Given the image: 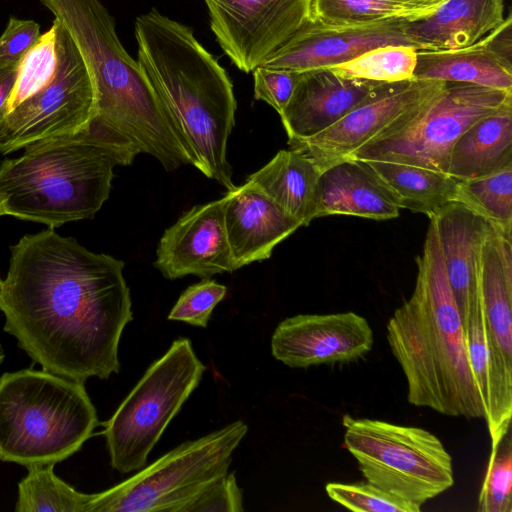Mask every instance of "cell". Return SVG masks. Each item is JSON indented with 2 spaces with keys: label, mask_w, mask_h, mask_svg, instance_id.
Instances as JSON below:
<instances>
[{
  "label": "cell",
  "mask_w": 512,
  "mask_h": 512,
  "mask_svg": "<svg viewBox=\"0 0 512 512\" xmlns=\"http://www.w3.org/2000/svg\"><path fill=\"white\" fill-rule=\"evenodd\" d=\"M10 250L0 281L4 330L45 371L82 383L118 373L120 338L133 320L123 261L54 228Z\"/></svg>",
  "instance_id": "6da1fadb"
},
{
  "label": "cell",
  "mask_w": 512,
  "mask_h": 512,
  "mask_svg": "<svg viewBox=\"0 0 512 512\" xmlns=\"http://www.w3.org/2000/svg\"><path fill=\"white\" fill-rule=\"evenodd\" d=\"M137 62L159 98L189 163L227 191V160L237 102L226 70L193 29L156 9L135 21Z\"/></svg>",
  "instance_id": "7a4b0ae2"
},
{
  "label": "cell",
  "mask_w": 512,
  "mask_h": 512,
  "mask_svg": "<svg viewBox=\"0 0 512 512\" xmlns=\"http://www.w3.org/2000/svg\"><path fill=\"white\" fill-rule=\"evenodd\" d=\"M77 47L95 91V115L86 130L110 148L120 165L139 153L167 171L190 164L152 85L121 44L115 19L100 0H40Z\"/></svg>",
  "instance_id": "3957f363"
},
{
  "label": "cell",
  "mask_w": 512,
  "mask_h": 512,
  "mask_svg": "<svg viewBox=\"0 0 512 512\" xmlns=\"http://www.w3.org/2000/svg\"><path fill=\"white\" fill-rule=\"evenodd\" d=\"M416 263L414 290L387 323L388 345L405 376L408 402L446 416L484 419L433 219Z\"/></svg>",
  "instance_id": "277c9868"
},
{
  "label": "cell",
  "mask_w": 512,
  "mask_h": 512,
  "mask_svg": "<svg viewBox=\"0 0 512 512\" xmlns=\"http://www.w3.org/2000/svg\"><path fill=\"white\" fill-rule=\"evenodd\" d=\"M116 154L86 130L35 142L0 165L4 215L49 228L93 219L108 199Z\"/></svg>",
  "instance_id": "5b68a950"
},
{
  "label": "cell",
  "mask_w": 512,
  "mask_h": 512,
  "mask_svg": "<svg viewBox=\"0 0 512 512\" xmlns=\"http://www.w3.org/2000/svg\"><path fill=\"white\" fill-rule=\"evenodd\" d=\"M98 424L84 383L24 369L0 377V460L55 465L77 452Z\"/></svg>",
  "instance_id": "8992f818"
},
{
  "label": "cell",
  "mask_w": 512,
  "mask_h": 512,
  "mask_svg": "<svg viewBox=\"0 0 512 512\" xmlns=\"http://www.w3.org/2000/svg\"><path fill=\"white\" fill-rule=\"evenodd\" d=\"M205 370L185 337L174 340L148 367L104 424L113 469L127 474L147 464L151 450L198 387Z\"/></svg>",
  "instance_id": "52a82bcc"
},
{
  "label": "cell",
  "mask_w": 512,
  "mask_h": 512,
  "mask_svg": "<svg viewBox=\"0 0 512 512\" xmlns=\"http://www.w3.org/2000/svg\"><path fill=\"white\" fill-rule=\"evenodd\" d=\"M342 423L344 446L368 483L419 507L453 486L452 458L431 432L348 415Z\"/></svg>",
  "instance_id": "ba28073f"
},
{
  "label": "cell",
  "mask_w": 512,
  "mask_h": 512,
  "mask_svg": "<svg viewBox=\"0 0 512 512\" xmlns=\"http://www.w3.org/2000/svg\"><path fill=\"white\" fill-rule=\"evenodd\" d=\"M248 431L237 420L185 441L132 477L92 494L89 512H181L209 483L228 472Z\"/></svg>",
  "instance_id": "9c48e42d"
},
{
  "label": "cell",
  "mask_w": 512,
  "mask_h": 512,
  "mask_svg": "<svg viewBox=\"0 0 512 512\" xmlns=\"http://www.w3.org/2000/svg\"><path fill=\"white\" fill-rule=\"evenodd\" d=\"M512 98V91L446 82L405 125L370 141L348 158L404 163L447 172L456 140Z\"/></svg>",
  "instance_id": "30bf717a"
},
{
  "label": "cell",
  "mask_w": 512,
  "mask_h": 512,
  "mask_svg": "<svg viewBox=\"0 0 512 512\" xmlns=\"http://www.w3.org/2000/svg\"><path fill=\"white\" fill-rule=\"evenodd\" d=\"M57 62L49 82L8 112L0 125V153L5 155L39 141L77 135L95 115V91L89 71L58 20Z\"/></svg>",
  "instance_id": "8fae6325"
},
{
  "label": "cell",
  "mask_w": 512,
  "mask_h": 512,
  "mask_svg": "<svg viewBox=\"0 0 512 512\" xmlns=\"http://www.w3.org/2000/svg\"><path fill=\"white\" fill-rule=\"evenodd\" d=\"M490 223L482 245L481 298L489 350L485 421L491 452L512 416V239Z\"/></svg>",
  "instance_id": "7c38bea8"
},
{
  "label": "cell",
  "mask_w": 512,
  "mask_h": 512,
  "mask_svg": "<svg viewBox=\"0 0 512 512\" xmlns=\"http://www.w3.org/2000/svg\"><path fill=\"white\" fill-rule=\"evenodd\" d=\"M444 84L445 81L416 78L380 83L332 126L289 146L312 158L323 170L347 159L370 141L400 129Z\"/></svg>",
  "instance_id": "4fadbf2b"
},
{
  "label": "cell",
  "mask_w": 512,
  "mask_h": 512,
  "mask_svg": "<svg viewBox=\"0 0 512 512\" xmlns=\"http://www.w3.org/2000/svg\"><path fill=\"white\" fill-rule=\"evenodd\" d=\"M219 45L243 72L255 68L311 19V0H204Z\"/></svg>",
  "instance_id": "5bb4252c"
},
{
  "label": "cell",
  "mask_w": 512,
  "mask_h": 512,
  "mask_svg": "<svg viewBox=\"0 0 512 512\" xmlns=\"http://www.w3.org/2000/svg\"><path fill=\"white\" fill-rule=\"evenodd\" d=\"M407 21L331 24L310 19L260 66L302 72L344 63L383 45L416 47L406 33Z\"/></svg>",
  "instance_id": "9a60e30c"
},
{
  "label": "cell",
  "mask_w": 512,
  "mask_h": 512,
  "mask_svg": "<svg viewBox=\"0 0 512 512\" xmlns=\"http://www.w3.org/2000/svg\"><path fill=\"white\" fill-rule=\"evenodd\" d=\"M373 344L368 321L357 313L299 314L275 328L271 352L291 368H308L359 360Z\"/></svg>",
  "instance_id": "2e32d148"
},
{
  "label": "cell",
  "mask_w": 512,
  "mask_h": 512,
  "mask_svg": "<svg viewBox=\"0 0 512 512\" xmlns=\"http://www.w3.org/2000/svg\"><path fill=\"white\" fill-rule=\"evenodd\" d=\"M225 198L196 205L163 233L154 266L170 280L234 271L224 223Z\"/></svg>",
  "instance_id": "e0dca14e"
},
{
  "label": "cell",
  "mask_w": 512,
  "mask_h": 512,
  "mask_svg": "<svg viewBox=\"0 0 512 512\" xmlns=\"http://www.w3.org/2000/svg\"><path fill=\"white\" fill-rule=\"evenodd\" d=\"M379 82L337 75L328 67L299 72L280 114L288 144L315 136L361 103Z\"/></svg>",
  "instance_id": "ac0fdd59"
},
{
  "label": "cell",
  "mask_w": 512,
  "mask_h": 512,
  "mask_svg": "<svg viewBox=\"0 0 512 512\" xmlns=\"http://www.w3.org/2000/svg\"><path fill=\"white\" fill-rule=\"evenodd\" d=\"M435 222L445 271L463 329L482 307L481 255L490 222L459 202L430 217Z\"/></svg>",
  "instance_id": "d6986e66"
},
{
  "label": "cell",
  "mask_w": 512,
  "mask_h": 512,
  "mask_svg": "<svg viewBox=\"0 0 512 512\" xmlns=\"http://www.w3.org/2000/svg\"><path fill=\"white\" fill-rule=\"evenodd\" d=\"M224 223L234 270L270 258L301 223L249 182L227 191Z\"/></svg>",
  "instance_id": "ffe728a7"
},
{
  "label": "cell",
  "mask_w": 512,
  "mask_h": 512,
  "mask_svg": "<svg viewBox=\"0 0 512 512\" xmlns=\"http://www.w3.org/2000/svg\"><path fill=\"white\" fill-rule=\"evenodd\" d=\"M393 194L362 160L347 158L324 168L319 177L315 218L352 215L373 220L399 216Z\"/></svg>",
  "instance_id": "44dd1931"
},
{
  "label": "cell",
  "mask_w": 512,
  "mask_h": 512,
  "mask_svg": "<svg viewBox=\"0 0 512 512\" xmlns=\"http://www.w3.org/2000/svg\"><path fill=\"white\" fill-rule=\"evenodd\" d=\"M503 0H444L423 19L407 21L405 30L418 50L468 47L504 21Z\"/></svg>",
  "instance_id": "7402d4cb"
},
{
  "label": "cell",
  "mask_w": 512,
  "mask_h": 512,
  "mask_svg": "<svg viewBox=\"0 0 512 512\" xmlns=\"http://www.w3.org/2000/svg\"><path fill=\"white\" fill-rule=\"evenodd\" d=\"M512 166V98L479 119L454 143L447 174L473 179Z\"/></svg>",
  "instance_id": "603a6c76"
},
{
  "label": "cell",
  "mask_w": 512,
  "mask_h": 512,
  "mask_svg": "<svg viewBox=\"0 0 512 512\" xmlns=\"http://www.w3.org/2000/svg\"><path fill=\"white\" fill-rule=\"evenodd\" d=\"M322 169L302 153L280 150L265 166L247 177L286 213L308 226L315 219L316 192Z\"/></svg>",
  "instance_id": "cb8c5ba5"
},
{
  "label": "cell",
  "mask_w": 512,
  "mask_h": 512,
  "mask_svg": "<svg viewBox=\"0 0 512 512\" xmlns=\"http://www.w3.org/2000/svg\"><path fill=\"white\" fill-rule=\"evenodd\" d=\"M413 78L512 91V67L490 49L485 37L464 48L418 50Z\"/></svg>",
  "instance_id": "d4e9b609"
},
{
  "label": "cell",
  "mask_w": 512,
  "mask_h": 512,
  "mask_svg": "<svg viewBox=\"0 0 512 512\" xmlns=\"http://www.w3.org/2000/svg\"><path fill=\"white\" fill-rule=\"evenodd\" d=\"M362 161L387 186L400 209L430 218L456 201L458 180L445 172L404 163Z\"/></svg>",
  "instance_id": "484cf974"
},
{
  "label": "cell",
  "mask_w": 512,
  "mask_h": 512,
  "mask_svg": "<svg viewBox=\"0 0 512 512\" xmlns=\"http://www.w3.org/2000/svg\"><path fill=\"white\" fill-rule=\"evenodd\" d=\"M54 465L28 467L18 484V512H89L92 494H85L58 478Z\"/></svg>",
  "instance_id": "4316f807"
},
{
  "label": "cell",
  "mask_w": 512,
  "mask_h": 512,
  "mask_svg": "<svg viewBox=\"0 0 512 512\" xmlns=\"http://www.w3.org/2000/svg\"><path fill=\"white\" fill-rule=\"evenodd\" d=\"M456 202L512 237V166L487 176L458 180Z\"/></svg>",
  "instance_id": "83f0119b"
},
{
  "label": "cell",
  "mask_w": 512,
  "mask_h": 512,
  "mask_svg": "<svg viewBox=\"0 0 512 512\" xmlns=\"http://www.w3.org/2000/svg\"><path fill=\"white\" fill-rule=\"evenodd\" d=\"M418 49L410 45H383L334 66L333 72L345 78L394 83L413 78Z\"/></svg>",
  "instance_id": "f1b7e54d"
},
{
  "label": "cell",
  "mask_w": 512,
  "mask_h": 512,
  "mask_svg": "<svg viewBox=\"0 0 512 512\" xmlns=\"http://www.w3.org/2000/svg\"><path fill=\"white\" fill-rule=\"evenodd\" d=\"M311 19L324 23H366L389 19L416 21L432 13L390 6L376 0H311Z\"/></svg>",
  "instance_id": "f546056e"
},
{
  "label": "cell",
  "mask_w": 512,
  "mask_h": 512,
  "mask_svg": "<svg viewBox=\"0 0 512 512\" xmlns=\"http://www.w3.org/2000/svg\"><path fill=\"white\" fill-rule=\"evenodd\" d=\"M56 62V27L53 23L20 61L8 101V112L49 82L54 74Z\"/></svg>",
  "instance_id": "4dcf8cb0"
},
{
  "label": "cell",
  "mask_w": 512,
  "mask_h": 512,
  "mask_svg": "<svg viewBox=\"0 0 512 512\" xmlns=\"http://www.w3.org/2000/svg\"><path fill=\"white\" fill-rule=\"evenodd\" d=\"M497 450L490 453L484 481L479 493V512L512 511V447L509 432Z\"/></svg>",
  "instance_id": "1f68e13d"
},
{
  "label": "cell",
  "mask_w": 512,
  "mask_h": 512,
  "mask_svg": "<svg viewBox=\"0 0 512 512\" xmlns=\"http://www.w3.org/2000/svg\"><path fill=\"white\" fill-rule=\"evenodd\" d=\"M331 500L356 512H419L421 507L396 497L370 483L344 484L331 482L325 486Z\"/></svg>",
  "instance_id": "d6a6232c"
},
{
  "label": "cell",
  "mask_w": 512,
  "mask_h": 512,
  "mask_svg": "<svg viewBox=\"0 0 512 512\" xmlns=\"http://www.w3.org/2000/svg\"><path fill=\"white\" fill-rule=\"evenodd\" d=\"M227 293L226 286L209 278L189 286L171 309L168 319L206 328L216 305Z\"/></svg>",
  "instance_id": "836d02e7"
},
{
  "label": "cell",
  "mask_w": 512,
  "mask_h": 512,
  "mask_svg": "<svg viewBox=\"0 0 512 512\" xmlns=\"http://www.w3.org/2000/svg\"><path fill=\"white\" fill-rule=\"evenodd\" d=\"M243 496L234 473H225L209 483L181 512H241Z\"/></svg>",
  "instance_id": "e575fe53"
},
{
  "label": "cell",
  "mask_w": 512,
  "mask_h": 512,
  "mask_svg": "<svg viewBox=\"0 0 512 512\" xmlns=\"http://www.w3.org/2000/svg\"><path fill=\"white\" fill-rule=\"evenodd\" d=\"M467 356L475 382L487 407L489 350L482 307L469 318L464 329Z\"/></svg>",
  "instance_id": "d590c367"
},
{
  "label": "cell",
  "mask_w": 512,
  "mask_h": 512,
  "mask_svg": "<svg viewBox=\"0 0 512 512\" xmlns=\"http://www.w3.org/2000/svg\"><path fill=\"white\" fill-rule=\"evenodd\" d=\"M299 72L258 66L253 70L254 98L272 106L280 115L289 102Z\"/></svg>",
  "instance_id": "8d00e7d4"
},
{
  "label": "cell",
  "mask_w": 512,
  "mask_h": 512,
  "mask_svg": "<svg viewBox=\"0 0 512 512\" xmlns=\"http://www.w3.org/2000/svg\"><path fill=\"white\" fill-rule=\"evenodd\" d=\"M40 36V25L37 22L10 17L0 37V58L19 65Z\"/></svg>",
  "instance_id": "74e56055"
},
{
  "label": "cell",
  "mask_w": 512,
  "mask_h": 512,
  "mask_svg": "<svg viewBox=\"0 0 512 512\" xmlns=\"http://www.w3.org/2000/svg\"><path fill=\"white\" fill-rule=\"evenodd\" d=\"M512 19L508 16L485 36L490 49L508 66L512 67Z\"/></svg>",
  "instance_id": "f35d334b"
},
{
  "label": "cell",
  "mask_w": 512,
  "mask_h": 512,
  "mask_svg": "<svg viewBox=\"0 0 512 512\" xmlns=\"http://www.w3.org/2000/svg\"><path fill=\"white\" fill-rule=\"evenodd\" d=\"M18 72V65L0 58V125L8 112L11 96Z\"/></svg>",
  "instance_id": "ab89813d"
},
{
  "label": "cell",
  "mask_w": 512,
  "mask_h": 512,
  "mask_svg": "<svg viewBox=\"0 0 512 512\" xmlns=\"http://www.w3.org/2000/svg\"><path fill=\"white\" fill-rule=\"evenodd\" d=\"M378 2L405 9L422 10L434 13L444 0H376Z\"/></svg>",
  "instance_id": "60d3db41"
},
{
  "label": "cell",
  "mask_w": 512,
  "mask_h": 512,
  "mask_svg": "<svg viewBox=\"0 0 512 512\" xmlns=\"http://www.w3.org/2000/svg\"><path fill=\"white\" fill-rule=\"evenodd\" d=\"M4 356H5L4 349H3L2 344L0 342V365H1L2 361H3V359H4Z\"/></svg>",
  "instance_id": "b9f144b4"
},
{
  "label": "cell",
  "mask_w": 512,
  "mask_h": 512,
  "mask_svg": "<svg viewBox=\"0 0 512 512\" xmlns=\"http://www.w3.org/2000/svg\"><path fill=\"white\" fill-rule=\"evenodd\" d=\"M3 198L2 196L0 195V216L4 215V211H3Z\"/></svg>",
  "instance_id": "7bdbcfd3"
},
{
  "label": "cell",
  "mask_w": 512,
  "mask_h": 512,
  "mask_svg": "<svg viewBox=\"0 0 512 512\" xmlns=\"http://www.w3.org/2000/svg\"><path fill=\"white\" fill-rule=\"evenodd\" d=\"M0 281H1V278H0Z\"/></svg>",
  "instance_id": "ee69618b"
}]
</instances>
